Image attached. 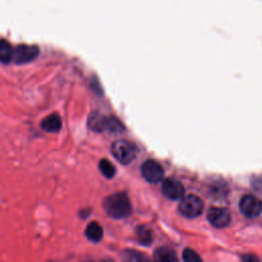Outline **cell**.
I'll list each match as a JSON object with an SVG mask.
<instances>
[{"instance_id": "cell-9", "label": "cell", "mask_w": 262, "mask_h": 262, "mask_svg": "<svg viewBox=\"0 0 262 262\" xmlns=\"http://www.w3.org/2000/svg\"><path fill=\"white\" fill-rule=\"evenodd\" d=\"M40 126L44 131L54 133L58 132L61 129L62 121L58 114H51L41 121Z\"/></svg>"}, {"instance_id": "cell-7", "label": "cell", "mask_w": 262, "mask_h": 262, "mask_svg": "<svg viewBox=\"0 0 262 262\" xmlns=\"http://www.w3.org/2000/svg\"><path fill=\"white\" fill-rule=\"evenodd\" d=\"M208 220L209 222L218 228L225 227L229 224L231 216L227 209L219 208V207H212L208 211Z\"/></svg>"}, {"instance_id": "cell-15", "label": "cell", "mask_w": 262, "mask_h": 262, "mask_svg": "<svg viewBox=\"0 0 262 262\" xmlns=\"http://www.w3.org/2000/svg\"><path fill=\"white\" fill-rule=\"evenodd\" d=\"M137 236L141 244L149 245L152 241V234L148 227L146 226H139L137 228Z\"/></svg>"}, {"instance_id": "cell-12", "label": "cell", "mask_w": 262, "mask_h": 262, "mask_svg": "<svg viewBox=\"0 0 262 262\" xmlns=\"http://www.w3.org/2000/svg\"><path fill=\"white\" fill-rule=\"evenodd\" d=\"M13 48L6 40H0V61L2 63H9L13 58Z\"/></svg>"}, {"instance_id": "cell-5", "label": "cell", "mask_w": 262, "mask_h": 262, "mask_svg": "<svg viewBox=\"0 0 262 262\" xmlns=\"http://www.w3.org/2000/svg\"><path fill=\"white\" fill-rule=\"evenodd\" d=\"M239 210L247 217H256L262 212V201L253 194H246L239 201Z\"/></svg>"}, {"instance_id": "cell-3", "label": "cell", "mask_w": 262, "mask_h": 262, "mask_svg": "<svg viewBox=\"0 0 262 262\" xmlns=\"http://www.w3.org/2000/svg\"><path fill=\"white\" fill-rule=\"evenodd\" d=\"M203 208L204 205L202 200L194 194H188L182 198L179 204L180 213L187 218L198 217L202 213Z\"/></svg>"}, {"instance_id": "cell-14", "label": "cell", "mask_w": 262, "mask_h": 262, "mask_svg": "<svg viewBox=\"0 0 262 262\" xmlns=\"http://www.w3.org/2000/svg\"><path fill=\"white\" fill-rule=\"evenodd\" d=\"M99 170L101 171V173L106 177V178H112L114 177V175L116 174V168L115 166L106 159H102L99 161L98 164Z\"/></svg>"}, {"instance_id": "cell-13", "label": "cell", "mask_w": 262, "mask_h": 262, "mask_svg": "<svg viewBox=\"0 0 262 262\" xmlns=\"http://www.w3.org/2000/svg\"><path fill=\"white\" fill-rule=\"evenodd\" d=\"M155 259L159 261H164V262H172V261H176L177 257L173 252V250L167 247H163V248H159L155 252Z\"/></svg>"}, {"instance_id": "cell-11", "label": "cell", "mask_w": 262, "mask_h": 262, "mask_svg": "<svg viewBox=\"0 0 262 262\" xmlns=\"http://www.w3.org/2000/svg\"><path fill=\"white\" fill-rule=\"evenodd\" d=\"M85 235L89 241L93 243H98L101 241L103 235L102 227L95 221L90 222L85 229Z\"/></svg>"}, {"instance_id": "cell-8", "label": "cell", "mask_w": 262, "mask_h": 262, "mask_svg": "<svg viewBox=\"0 0 262 262\" xmlns=\"http://www.w3.org/2000/svg\"><path fill=\"white\" fill-rule=\"evenodd\" d=\"M162 192L170 200H179L183 196L184 188L180 181L174 178H168L162 184Z\"/></svg>"}, {"instance_id": "cell-1", "label": "cell", "mask_w": 262, "mask_h": 262, "mask_svg": "<svg viewBox=\"0 0 262 262\" xmlns=\"http://www.w3.org/2000/svg\"><path fill=\"white\" fill-rule=\"evenodd\" d=\"M103 209L108 216L115 219H122L130 215L131 203L124 192H117L108 195L103 201Z\"/></svg>"}, {"instance_id": "cell-4", "label": "cell", "mask_w": 262, "mask_h": 262, "mask_svg": "<svg viewBox=\"0 0 262 262\" xmlns=\"http://www.w3.org/2000/svg\"><path fill=\"white\" fill-rule=\"evenodd\" d=\"M39 55V48L36 45L20 44L13 50L12 60L16 64H24L34 60Z\"/></svg>"}, {"instance_id": "cell-2", "label": "cell", "mask_w": 262, "mask_h": 262, "mask_svg": "<svg viewBox=\"0 0 262 262\" xmlns=\"http://www.w3.org/2000/svg\"><path fill=\"white\" fill-rule=\"evenodd\" d=\"M111 151L121 164H129L135 158V150L132 144L124 139H119L112 144Z\"/></svg>"}, {"instance_id": "cell-10", "label": "cell", "mask_w": 262, "mask_h": 262, "mask_svg": "<svg viewBox=\"0 0 262 262\" xmlns=\"http://www.w3.org/2000/svg\"><path fill=\"white\" fill-rule=\"evenodd\" d=\"M108 117H105L99 113H92L88 118V126L95 132H102L107 129Z\"/></svg>"}, {"instance_id": "cell-6", "label": "cell", "mask_w": 262, "mask_h": 262, "mask_svg": "<svg viewBox=\"0 0 262 262\" xmlns=\"http://www.w3.org/2000/svg\"><path fill=\"white\" fill-rule=\"evenodd\" d=\"M141 174L143 178L151 183H157L164 176L163 167L154 160L145 161L141 166Z\"/></svg>"}, {"instance_id": "cell-16", "label": "cell", "mask_w": 262, "mask_h": 262, "mask_svg": "<svg viewBox=\"0 0 262 262\" xmlns=\"http://www.w3.org/2000/svg\"><path fill=\"white\" fill-rule=\"evenodd\" d=\"M182 258L184 261L187 262H194V261H201L202 258L191 249H185L182 254Z\"/></svg>"}]
</instances>
